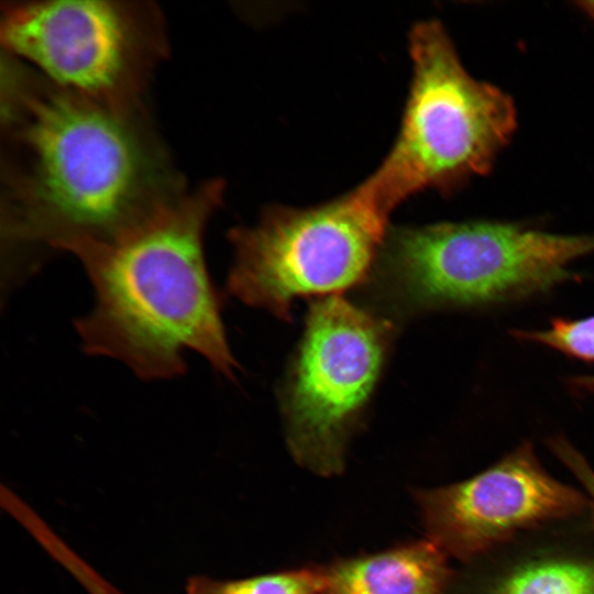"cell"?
<instances>
[{"mask_svg":"<svg viewBox=\"0 0 594 594\" xmlns=\"http://www.w3.org/2000/svg\"><path fill=\"white\" fill-rule=\"evenodd\" d=\"M2 88V293L53 252L107 242L183 191L144 108L61 89L9 57Z\"/></svg>","mask_w":594,"mask_h":594,"instance_id":"6da1fadb","label":"cell"},{"mask_svg":"<svg viewBox=\"0 0 594 594\" xmlns=\"http://www.w3.org/2000/svg\"><path fill=\"white\" fill-rule=\"evenodd\" d=\"M223 189L220 179L207 180L114 239L70 252L95 294L90 311L75 322L87 354L114 359L142 380L160 381L183 375L184 353L193 351L234 377L238 364L204 245Z\"/></svg>","mask_w":594,"mask_h":594,"instance_id":"7a4b0ae2","label":"cell"},{"mask_svg":"<svg viewBox=\"0 0 594 594\" xmlns=\"http://www.w3.org/2000/svg\"><path fill=\"white\" fill-rule=\"evenodd\" d=\"M413 78L389 153L361 185L387 213L425 189L451 193L488 173L517 127L512 97L473 78L437 20L409 34Z\"/></svg>","mask_w":594,"mask_h":594,"instance_id":"3957f363","label":"cell"},{"mask_svg":"<svg viewBox=\"0 0 594 594\" xmlns=\"http://www.w3.org/2000/svg\"><path fill=\"white\" fill-rule=\"evenodd\" d=\"M594 252V235L547 232L499 221L389 228L377 283L399 310L469 307L544 293ZM386 299V300H387Z\"/></svg>","mask_w":594,"mask_h":594,"instance_id":"277c9868","label":"cell"},{"mask_svg":"<svg viewBox=\"0 0 594 594\" xmlns=\"http://www.w3.org/2000/svg\"><path fill=\"white\" fill-rule=\"evenodd\" d=\"M0 35L8 56L50 84L125 110L144 108L167 54L164 16L150 1H10Z\"/></svg>","mask_w":594,"mask_h":594,"instance_id":"5b68a950","label":"cell"},{"mask_svg":"<svg viewBox=\"0 0 594 594\" xmlns=\"http://www.w3.org/2000/svg\"><path fill=\"white\" fill-rule=\"evenodd\" d=\"M388 217L361 185L312 207L270 206L255 224L229 231L234 257L227 290L288 320L298 297L339 295L367 279Z\"/></svg>","mask_w":594,"mask_h":594,"instance_id":"8992f818","label":"cell"},{"mask_svg":"<svg viewBox=\"0 0 594 594\" xmlns=\"http://www.w3.org/2000/svg\"><path fill=\"white\" fill-rule=\"evenodd\" d=\"M392 336L388 320L340 295L311 304L282 394L287 442L299 464L323 476L341 473Z\"/></svg>","mask_w":594,"mask_h":594,"instance_id":"52a82bcc","label":"cell"},{"mask_svg":"<svg viewBox=\"0 0 594 594\" xmlns=\"http://www.w3.org/2000/svg\"><path fill=\"white\" fill-rule=\"evenodd\" d=\"M428 539L469 560L540 524L574 515L588 499L553 479L529 442L455 484L416 493Z\"/></svg>","mask_w":594,"mask_h":594,"instance_id":"ba28073f","label":"cell"},{"mask_svg":"<svg viewBox=\"0 0 594 594\" xmlns=\"http://www.w3.org/2000/svg\"><path fill=\"white\" fill-rule=\"evenodd\" d=\"M452 575L448 556L427 539L336 561L322 594H447Z\"/></svg>","mask_w":594,"mask_h":594,"instance_id":"9c48e42d","label":"cell"},{"mask_svg":"<svg viewBox=\"0 0 594 594\" xmlns=\"http://www.w3.org/2000/svg\"><path fill=\"white\" fill-rule=\"evenodd\" d=\"M494 594H594V563L543 561L505 576Z\"/></svg>","mask_w":594,"mask_h":594,"instance_id":"30bf717a","label":"cell"},{"mask_svg":"<svg viewBox=\"0 0 594 594\" xmlns=\"http://www.w3.org/2000/svg\"><path fill=\"white\" fill-rule=\"evenodd\" d=\"M324 569L306 566L243 580L195 578L187 594H322Z\"/></svg>","mask_w":594,"mask_h":594,"instance_id":"8fae6325","label":"cell"},{"mask_svg":"<svg viewBox=\"0 0 594 594\" xmlns=\"http://www.w3.org/2000/svg\"><path fill=\"white\" fill-rule=\"evenodd\" d=\"M510 334L517 340L542 344L570 358L594 363V316L552 318L544 330L514 329Z\"/></svg>","mask_w":594,"mask_h":594,"instance_id":"7c38bea8","label":"cell"},{"mask_svg":"<svg viewBox=\"0 0 594 594\" xmlns=\"http://www.w3.org/2000/svg\"><path fill=\"white\" fill-rule=\"evenodd\" d=\"M550 447L556 455L574 474L587 494L594 519V471L587 461L568 441L551 440Z\"/></svg>","mask_w":594,"mask_h":594,"instance_id":"4fadbf2b","label":"cell"},{"mask_svg":"<svg viewBox=\"0 0 594 594\" xmlns=\"http://www.w3.org/2000/svg\"><path fill=\"white\" fill-rule=\"evenodd\" d=\"M63 566L89 594H122L76 553L68 554Z\"/></svg>","mask_w":594,"mask_h":594,"instance_id":"5bb4252c","label":"cell"},{"mask_svg":"<svg viewBox=\"0 0 594 594\" xmlns=\"http://www.w3.org/2000/svg\"><path fill=\"white\" fill-rule=\"evenodd\" d=\"M578 7L594 21V1H579Z\"/></svg>","mask_w":594,"mask_h":594,"instance_id":"9a60e30c","label":"cell"}]
</instances>
